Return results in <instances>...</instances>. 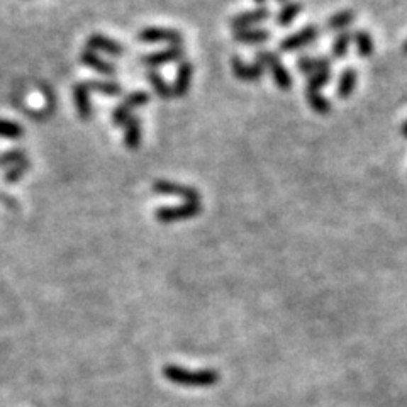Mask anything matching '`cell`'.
Instances as JSON below:
<instances>
[{"label":"cell","instance_id":"6da1fadb","mask_svg":"<svg viewBox=\"0 0 407 407\" xmlns=\"http://www.w3.org/2000/svg\"><path fill=\"white\" fill-rule=\"evenodd\" d=\"M163 375L168 382L182 385V387H212L219 382V372L211 370H187L179 365H167L163 368Z\"/></svg>","mask_w":407,"mask_h":407},{"label":"cell","instance_id":"7a4b0ae2","mask_svg":"<svg viewBox=\"0 0 407 407\" xmlns=\"http://www.w3.org/2000/svg\"><path fill=\"white\" fill-rule=\"evenodd\" d=\"M202 212L201 202H184L175 207H160L155 211V218L162 224H172L180 223V221H189L196 218Z\"/></svg>","mask_w":407,"mask_h":407},{"label":"cell","instance_id":"3957f363","mask_svg":"<svg viewBox=\"0 0 407 407\" xmlns=\"http://www.w3.org/2000/svg\"><path fill=\"white\" fill-rule=\"evenodd\" d=\"M319 36H321V29H319V26L307 24L304 29H301V31L284 38V40L279 43V50L282 51V53H292V51L304 50V48L318 41Z\"/></svg>","mask_w":407,"mask_h":407},{"label":"cell","instance_id":"277c9868","mask_svg":"<svg viewBox=\"0 0 407 407\" xmlns=\"http://www.w3.org/2000/svg\"><path fill=\"white\" fill-rule=\"evenodd\" d=\"M153 192L158 194V196L180 197V199H184L185 202H201V194L197 192L196 187L175 184V182L157 180L153 184Z\"/></svg>","mask_w":407,"mask_h":407},{"label":"cell","instance_id":"5b68a950","mask_svg":"<svg viewBox=\"0 0 407 407\" xmlns=\"http://www.w3.org/2000/svg\"><path fill=\"white\" fill-rule=\"evenodd\" d=\"M138 40L141 43H148V45H155V43H165L168 46H182L184 43V36L175 29L168 28H145L138 33Z\"/></svg>","mask_w":407,"mask_h":407},{"label":"cell","instance_id":"8992f818","mask_svg":"<svg viewBox=\"0 0 407 407\" xmlns=\"http://www.w3.org/2000/svg\"><path fill=\"white\" fill-rule=\"evenodd\" d=\"M272 12L267 7H257L253 11H245L238 12L236 16H233L229 19V26H231L233 31H245V29H253V26L263 24L265 21L270 19Z\"/></svg>","mask_w":407,"mask_h":407},{"label":"cell","instance_id":"52a82bcc","mask_svg":"<svg viewBox=\"0 0 407 407\" xmlns=\"http://www.w3.org/2000/svg\"><path fill=\"white\" fill-rule=\"evenodd\" d=\"M184 55H185L184 46H167L165 50L157 51V53L145 55L141 58V63L150 68H157L162 67V65L182 62V60H184Z\"/></svg>","mask_w":407,"mask_h":407},{"label":"cell","instance_id":"ba28073f","mask_svg":"<svg viewBox=\"0 0 407 407\" xmlns=\"http://www.w3.org/2000/svg\"><path fill=\"white\" fill-rule=\"evenodd\" d=\"M231 68H233V73H235V77L238 80H243V82H258L263 79V75H265V68L262 67V65H258L257 62L253 63H246L243 62L241 58H238L235 56L231 62Z\"/></svg>","mask_w":407,"mask_h":407},{"label":"cell","instance_id":"9c48e42d","mask_svg":"<svg viewBox=\"0 0 407 407\" xmlns=\"http://www.w3.org/2000/svg\"><path fill=\"white\" fill-rule=\"evenodd\" d=\"M194 79V65L190 62H180L179 68L175 73V82H173V97L184 99L189 94L190 87H192Z\"/></svg>","mask_w":407,"mask_h":407},{"label":"cell","instance_id":"30bf717a","mask_svg":"<svg viewBox=\"0 0 407 407\" xmlns=\"http://www.w3.org/2000/svg\"><path fill=\"white\" fill-rule=\"evenodd\" d=\"M87 50H92L95 53L102 51V53H107L111 56H123L126 51L123 45H119L116 40H111V38L102 36V34H92V36L87 40Z\"/></svg>","mask_w":407,"mask_h":407},{"label":"cell","instance_id":"8fae6325","mask_svg":"<svg viewBox=\"0 0 407 407\" xmlns=\"http://www.w3.org/2000/svg\"><path fill=\"white\" fill-rule=\"evenodd\" d=\"M296 67H297L299 72L304 73L306 77H309L311 73H314V72L331 70V68H333V60L328 58V56H309V55H304V56H301V58H297Z\"/></svg>","mask_w":407,"mask_h":407},{"label":"cell","instance_id":"7c38bea8","mask_svg":"<svg viewBox=\"0 0 407 407\" xmlns=\"http://www.w3.org/2000/svg\"><path fill=\"white\" fill-rule=\"evenodd\" d=\"M265 70L270 72V75H272V79H274L275 82V85L279 87L280 90H290L292 89V84H294V80H292V75H290V72L287 70V67L280 62V56L277 55L274 60H272L270 63H268V67L265 68Z\"/></svg>","mask_w":407,"mask_h":407},{"label":"cell","instance_id":"4fadbf2b","mask_svg":"<svg viewBox=\"0 0 407 407\" xmlns=\"http://www.w3.org/2000/svg\"><path fill=\"white\" fill-rule=\"evenodd\" d=\"M358 84V72L355 70L353 67H346L343 72H341L340 79H338V85H336V95L338 99H350L357 89Z\"/></svg>","mask_w":407,"mask_h":407},{"label":"cell","instance_id":"5bb4252c","mask_svg":"<svg viewBox=\"0 0 407 407\" xmlns=\"http://www.w3.org/2000/svg\"><path fill=\"white\" fill-rule=\"evenodd\" d=\"M80 62L87 65L89 68H92V70L102 73V75H107V77H114L116 75V67L109 62H106V60H102L101 56H99L95 51L92 50H85L82 51L80 55Z\"/></svg>","mask_w":407,"mask_h":407},{"label":"cell","instance_id":"9a60e30c","mask_svg":"<svg viewBox=\"0 0 407 407\" xmlns=\"http://www.w3.org/2000/svg\"><path fill=\"white\" fill-rule=\"evenodd\" d=\"M357 21V12L355 11H340L336 14H333L326 23V31L328 33H343L348 31V28L355 24Z\"/></svg>","mask_w":407,"mask_h":407},{"label":"cell","instance_id":"2e32d148","mask_svg":"<svg viewBox=\"0 0 407 407\" xmlns=\"http://www.w3.org/2000/svg\"><path fill=\"white\" fill-rule=\"evenodd\" d=\"M272 38V33L267 29H245V31L235 33V41L245 46H258L265 45Z\"/></svg>","mask_w":407,"mask_h":407},{"label":"cell","instance_id":"e0dca14e","mask_svg":"<svg viewBox=\"0 0 407 407\" xmlns=\"http://www.w3.org/2000/svg\"><path fill=\"white\" fill-rule=\"evenodd\" d=\"M90 90L85 84H77L73 87V101H75L77 112L82 119H90L92 116V106H90Z\"/></svg>","mask_w":407,"mask_h":407},{"label":"cell","instance_id":"ac0fdd59","mask_svg":"<svg viewBox=\"0 0 407 407\" xmlns=\"http://www.w3.org/2000/svg\"><path fill=\"white\" fill-rule=\"evenodd\" d=\"M126 129V136H124V145L128 146V150L136 151L140 148L141 145V124H140V118H131L128 119V123L124 124Z\"/></svg>","mask_w":407,"mask_h":407},{"label":"cell","instance_id":"d6986e66","mask_svg":"<svg viewBox=\"0 0 407 407\" xmlns=\"http://www.w3.org/2000/svg\"><path fill=\"white\" fill-rule=\"evenodd\" d=\"M353 34V43L357 46L358 56L363 60L370 58L375 51V45H374V38L368 31H363V29H357V31L352 33Z\"/></svg>","mask_w":407,"mask_h":407},{"label":"cell","instance_id":"ffe728a7","mask_svg":"<svg viewBox=\"0 0 407 407\" xmlns=\"http://www.w3.org/2000/svg\"><path fill=\"white\" fill-rule=\"evenodd\" d=\"M306 101L311 106V109L319 116H328L333 111L331 101L324 97L321 92H316V90H306Z\"/></svg>","mask_w":407,"mask_h":407},{"label":"cell","instance_id":"44dd1931","mask_svg":"<svg viewBox=\"0 0 407 407\" xmlns=\"http://www.w3.org/2000/svg\"><path fill=\"white\" fill-rule=\"evenodd\" d=\"M302 9H304V6H302V2H297V0L284 4L282 9L279 11V14H277V17H275L277 24L282 26V28H285V26H289V24H292L294 21H296L297 17L301 16Z\"/></svg>","mask_w":407,"mask_h":407},{"label":"cell","instance_id":"7402d4cb","mask_svg":"<svg viewBox=\"0 0 407 407\" xmlns=\"http://www.w3.org/2000/svg\"><path fill=\"white\" fill-rule=\"evenodd\" d=\"M352 43H353V34L352 33H350V31L338 33L336 36H335V40H333V45H331L333 58H335V60H345L346 55H348Z\"/></svg>","mask_w":407,"mask_h":407},{"label":"cell","instance_id":"603a6c76","mask_svg":"<svg viewBox=\"0 0 407 407\" xmlns=\"http://www.w3.org/2000/svg\"><path fill=\"white\" fill-rule=\"evenodd\" d=\"M89 90L106 95V97H119L123 94V87L118 82H104V80H87L84 82Z\"/></svg>","mask_w":407,"mask_h":407},{"label":"cell","instance_id":"cb8c5ba5","mask_svg":"<svg viewBox=\"0 0 407 407\" xmlns=\"http://www.w3.org/2000/svg\"><path fill=\"white\" fill-rule=\"evenodd\" d=\"M148 80H150V84L153 85L155 92L158 94L160 99H165V101H168V99L173 97L172 87L167 84V80H165L157 70L148 72Z\"/></svg>","mask_w":407,"mask_h":407},{"label":"cell","instance_id":"d4e9b609","mask_svg":"<svg viewBox=\"0 0 407 407\" xmlns=\"http://www.w3.org/2000/svg\"><path fill=\"white\" fill-rule=\"evenodd\" d=\"M331 79H333L331 70L311 73V75L307 77L306 90H316V92H321V89L331 84Z\"/></svg>","mask_w":407,"mask_h":407},{"label":"cell","instance_id":"484cf974","mask_svg":"<svg viewBox=\"0 0 407 407\" xmlns=\"http://www.w3.org/2000/svg\"><path fill=\"white\" fill-rule=\"evenodd\" d=\"M23 136H24L23 126L12 123V121H7V119H0V138H4V140L17 141Z\"/></svg>","mask_w":407,"mask_h":407},{"label":"cell","instance_id":"4316f807","mask_svg":"<svg viewBox=\"0 0 407 407\" xmlns=\"http://www.w3.org/2000/svg\"><path fill=\"white\" fill-rule=\"evenodd\" d=\"M29 168H31V163H29V158L24 160V162L14 165V167H11L6 173V177H4V182L6 184H17L21 179L24 177L26 172H29Z\"/></svg>","mask_w":407,"mask_h":407},{"label":"cell","instance_id":"83f0119b","mask_svg":"<svg viewBox=\"0 0 407 407\" xmlns=\"http://www.w3.org/2000/svg\"><path fill=\"white\" fill-rule=\"evenodd\" d=\"M28 160V153L24 150H9L0 155V167H14V165Z\"/></svg>","mask_w":407,"mask_h":407},{"label":"cell","instance_id":"f1b7e54d","mask_svg":"<svg viewBox=\"0 0 407 407\" xmlns=\"http://www.w3.org/2000/svg\"><path fill=\"white\" fill-rule=\"evenodd\" d=\"M150 102V95L145 92V90H138V92H133L129 94L128 97L124 99V106L129 107V109H136V107H141L145 106V104Z\"/></svg>","mask_w":407,"mask_h":407},{"label":"cell","instance_id":"f546056e","mask_svg":"<svg viewBox=\"0 0 407 407\" xmlns=\"http://www.w3.org/2000/svg\"><path fill=\"white\" fill-rule=\"evenodd\" d=\"M129 118H131V109L126 107L124 104H119L114 112H112V123H114V126H118V128H123V126L128 123Z\"/></svg>","mask_w":407,"mask_h":407},{"label":"cell","instance_id":"4dcf8cb0","mask_svg":"<svg viewBox=\"0 0 407 407\" xmlns=\"http://www.w3.org/2000/svg\"><path fill=\"white\" fill-rule=\"evenodd\" d=\"M401 134H402V138H406L407 140V121L404 124H402V128H401Z\"/></svg>","mask_w":407,"mask_h":407},{"label":"cell","instance_id":"1f68e13d","mask_svg":"<svg viewBox=\"0 0 407 407\" xmlns=\"http://www.w3.org/2000/svg\"><path fill=\"white\" fill-rule=\"evenodd\" d=\"M253 2H255V4H257V6H258V7H263V4H265V2H267V0H253Z\"/></svg>","mask_w":407,"mask_h":407},{"label":"cell","instance_id":"d6a6232c","mask_svg":"<svg viewBox=\"0 0 407 407\" xmlns=\"http://www.w3.org/2000/svg\"><path fill=\"white\" fill-rule=\"evenodd\" d=\"M402 51H404V55H407V40L404 41V45H402Z\"/></svg>","mask_w":407,"mask_h":407},{"label":"cell","instance_id":"836d02e7","mask_svg":"<svg viewBox=\"0 0 407 407\" xmlns=\"http://www.w3.org/2000/svg\"><path fill=\"white\" fill-rule=\"evenodd\" d=\"M277 2H279V4H282V6H284V4H287L289 0H277Z\"/></svg>","mask_w":407,"mask_h":407}]
</instances>
